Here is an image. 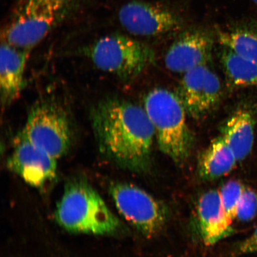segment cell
<instances>
[{"label":"cell","instance_id":"6da1fadb","mask_svg":"<svg viewBox=\"0 0 257 257\" xmlns=\"http://www.w3.org/2000/svg\"><path fill=\"white\" fill-rule=\"evenodd\" d=\"M90 119L106 159L131 171L149 168L156 136L144 108L119 98H104L93 106Z\"/></svg>","mask_w":257,"mask_h":257},{"label":"cell","instance_id":"7a4b0ae2","mask_svg":"<svg viewBox=\"0 0 257 257\" xmlns=\"http://www.w3.org/2000/svg\"><path fill=\"white\" fill-rule=\"evenodd\" d=\"M58 224L68 232L114 235L123 226L103 199L85 179L67 182L55 211Z\"/></svg>","mask_w":257,"mask_h":257},{"label":"cell","instance_id":"3957f363","mask_svg":"<svg viewBox=\"0 0 257 257\" xmlns=\"http://www.w3.org/2000/svg\"><path fill=\"white\" fill-rule=\"evenodd\" d=\"M86 0H20L2 32V41L31 51Z\"/></svg>","mask_w":257,"mask_h":257},{"label":"cell","instance_id":"277c9868","mask_svg":"<svg viewBox=\"0 0 257 257\" xmlns=\"http://www.w3.org/2000/svg\"><path fill=\"white\" fill-rule=\"evenodd\" d=\"M144 108L160 150L176 164L185 162L190 156L193 137L179 95L168 89H154L145 98Z\"/></svg>","mask_w":257,"mask_h":257},{"label":"cell","instance_id":"5b68a950","mask_svg":"<svg viewBox=\"0 0 257 257\" xmlns=\"http://www.w3.org/2000/svg\"><path fill=\"white\" fill-rule=\"evenodd\" d=\"M83 53L98 69L124 80L136 78L155 60L152 47L118 34L99 38Z\"/></svg>","mask_w":257,"mask_h":257},{"label":"cell","instance_id":"8992f818","mask_svg":"<svg viewBox=\"0 0 257 257\" xmlns=\"http://www.w3.org/2000/svg\"><path fill=\"white\" fill-rule=\"evenodd\" d=\"M20 134L56 159L69 153L75 139V128L68 112L51 98L35 102Z\"/></svg>","mask_w":257,"mask_h":257},{"label":"cell","instance_id":"52a82bcc","mask_svg":"<svg viewBox=\"0 0 257 257\" xmlns=\"http://www.w3.org/2000/svg\"><path fill=\"white\" fill-rule=\"evenodd\" d=\"M110 194L119 213L144 236L152 237L165 226L168 217L167 208L143 189L115 182L110 186Z\"/></svg>","mask_w":257,"mask_h":257},{"label":"cell","instance_id":"ba28073f","mask_svg":"<svg viewBox=\"0 0 257 257\" xmlns=\"http://www.w3.org/2000/svg\"><path fill=\"white\" fill-rule=\"evenodd\" d=\"M118 16L124 30L136 36H160L178 31L183 26L178 13L159 3L134 0L122 6Z\"/></svg>","mask_w":257,"mask_h":257},{"label":"cell","instance_id":"9c48e42d","mask_svg":"<svg viewBox=\"0 0 257 257\" xmlns=\"http://www.w3.org/2000/svg\"><path fill=\"white\" fill-rule=\"evenodd\" d=\"M57 160L19 134L14 151L9 157L7 166L28 185L43 189L56 181Z\"/></svg>","mask_w":257,"mask_h":257},{"label":"cell","instance_id":"30bf717a","mask_svg":"<svg viewBox=\"0 0 257 257\" xmlns=\"http://www.w3.org/2000/svg\"><path fill=\"white\" fill-rule=\"evenodd\" d=\"M222 86L219 78L207 64L184 74L179 86V98L187 114L200 119L219 103Z\"/></svg>","mask_w":257,"mask_h":257},{"label":"cell","instance_id":"8fae6325","mask_svg":"<svg viewBox=\"0 0 257 257\" xmlns=\"http://www.w3.org/2000/svg\"><path fill=\"white\" fill-rule=\"evenodd\" d=\"M214 46L213 32L201 27L186 29L169 47L165 57L166 68L184 74L210 62Z\"/></svg>","mask_w":257,"mask_h":257},{"label":"cell","instance_id":"7c38bea8","mask_svg":"<svg viewBox=\"0 0 257 257\" xmlns=\"http://www.w3.org/2000/svg\"><path fill=\"white\" fill-rule=\"evenodd\" d=\"M2 41L0 50V92L2 107L17 100L25 86V70L31 53Z\"/></svg>","mask_w":257,"mask_h":257},{"label":"cell","instance_id":"4fadbf2b","mask_svg":"<svg viewBox=\"0 0 257 257\" xmlns=\"http://www.w3.org/2000/svg\"><path fill=\"white\" fill-rule=\"evenodd\" d=\"M197 216L205 245H216L233 232L232 222L221 204L219 191L211 189L201 195L197 204Z\"/></svg>","mask_w":257,"mask_h":257},{"label":"cell","instance_id":"5bb4252c","mask_svg":"<svg viewBox=\"0 0 257 257\" xmlns=\"http://www.w3.org/2000/svg\"><path fill=\"white\" fill-rule=\"evenodd\" d=\"M255 119L249 109L241 107L230 115L221 127L220 136L232 149L238 162L245 160L252 152Z\"/></svg>","mask_w":257,"mask_h":257},{"label":"cell","instance_id":"9a60e30c","mask_svg":"<svg viewBox=\"0 0 257 257\" xmlns=\"http://www.w3.org/2000/svg\"><path fill=\"white\" fill-rule=\"evenodd\" d=\"M216 30L221 46L257 62V18L231 22Z\"/></svg>","mask_w":257,"mask_h":257},{"label":"cell","instance_id":"2e32d148","mask_svg":"<svg viewBox=\"0 0 257 257\" xmlns=\"http://www.w3.org/2000/svg\"><path fill=\"white\" fill-rule=\"evenodd\" d=\"M237 162L232 149L219 136L199 157L198 175L205 181H213L229 173Z\"/></svg>","mask_w":257,"mask_h":257},{"label":"cell","instance_id":"e0dca14e","mask_svg":"<svg viewBox=\"0 0 257 257\" xmlns=\"http://www.w3.org/2000/svg\"><path fill=\"white\" fill-rule=\"evenodd\" d=\"M221 48V62L230 84L236 88H257V62Z\"/></svg>","mask_w":257,"mask_h":257},{"label":"cell","instance_id":"ac0fdd59","mask_svg":"<svg viewBox=\"0 0 257 257\" xmlns=\"http://www.w3.org/2000/svg\"><path fill=\"white\" fill-rule=\"evenodd\" d=\"M245 189L240 182L230 181L223 185L219 190L224 210L232 222L236 218L237 206Z\"/></svg>","mask_w":257,"mask_h":257},{"label":"cell","instance_id":"d6986e66","mask_svg":"<svg viewBox=\"0 0 257 257\" xmlns=\"http://www.w3.org/2000/svg\"><path fill=\"white\" fill-rule=\"evenodd\" d=\"M257 213V194L252 189L245 188L237 209L236 218L246 222L253 219Z\"/></svg>","mask_w":257,"mask_h":257},{"label":"cell","instance_id":"ffe728a7","mask_svg":"<svg viewBox=\"0 0 257 257\" xmlns=\"http://www.w3.org/2000/svg\"><path fill=\"white\" fill-rule=\"evenodd\" d=\"M237 253L240 255L257 253V226L249 237L240 243Z\"/></svg>","mask_w":257,"mask_h":257},{"label":"cell","instance_id":"44dd1931","mask_svg":"<svg viewBox=\"0 0 257 257\" xmlns=\"http://www.w3.org/2000/svg\"><path fill=\"white\" fill-rule=\"evenodd\" d=\"M250 2H252L253 5L257 9V0H250Z\"/></svg>","mask_w":257,"mask_h":257}]
</instances>
